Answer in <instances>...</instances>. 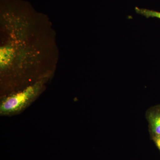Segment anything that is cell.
<instances>
[{
  "mask_svg": "<svg viewBox=\"0 0 160 160\" xmlns=\"http://www.w3.org/2000/svg\"><path fill=\"white\" fill-rule=\"evenodd\" d=\"M152 140L154 142L156 146H157L158 149H159L160 152V136L153 138L152 139Z\"/></svg>",
  "mask_w": 160,
  "mask_h": 160,
  "instance_id": "277c9868",
  "label": "cell"
},
{
  "mask_svg": "<svg viewBox=\"0 0 160 160\" xmlns=\"http://www.w3.org/2000/svg\"><path fill=\"white\" fill-rule=\"evenodd\" d=\"M42 83H36L22 90L6 96L1 100V115L18 114L29 106L39 95L42 89Z\"/></svg>",
  "mask_w": 160,
  "mask_h": 160,
  "instance_id": "6da1fadb",
  "label": "cell"
},
{
  "mask_svg": "<svg viewBox=\"0 0 160 160\" xmlns=\"http://www.w3.org/2000/svg\"><path fill=\"white\" fill-rule=\"evenodd\" d=\"M146 118L148 123L151 139L160 136V105L152 106L147 109Z\"/></svg>",
  "mask_w": 160,
  "mask_h": 160,
  "instance_id": "7a4b0ae2",
  "label": "cell"
},
{
  "mask_svg": "<svg viewBox=\"0 0 160 160\" xmlns=\"http://www.w3.org/2000/svg\"><path fill=\"white\" fill-rule=\"evenodd\" d=\"M135 10L138 13L142 15L146 18H156L160 19V12H159L145 9H140L138 7L135 8Z\"/></svg>",
  "mask_w": 160,
  "mask_h": 160,
  "instance_id": "3957f363",
  "label": "cell"
}]
</instances>
